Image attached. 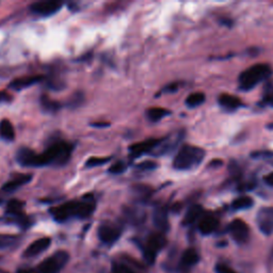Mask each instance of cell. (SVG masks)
<instances>
[{
    "mask_svg": "<svg viewBox=\"0 0 273 273\" xmlns=\"http://www.w3.org/2000/svg\"><path fill=\"white\" fill-rule=\"evenodd\" d=\"M183 138H184V131L180 130V131H177V133L173 134L172 136H169L165 139H161L158 146L154 149L153 155L162 156L172 152V150H174L175 147L180 144Z\"/></svg>",
    "mask_w": 273,
    "mask_h": 273,
    "instance_id": "9c48e42d",
    "label": "cell"
},
{
    "mask_svg": "<svg viewBox=\"0 0 273 273\" xmlns=\"http://www.w3.org/2000/svg\"><path fill=\"white\" fill-rule=\"evenodd\" d=\"M3 204V200H0V205H2Z\"/></svg>",
    "mask_w": 273,
    "mask_h": 273,
    "instance_id": "f6af8a7d",
    "label": "cell"
},
{
    "mask_svg": "<svg viewBox=\"0 0 273 273\" xmlns=\"http://www.w3.org/2000/svg\"><path fill=\"white\" fill-rule=\"evenodd\" d=\"M156 168H157V165L154 161H143L136 167V171L137 172H150L155 170Z\"/></svg>",
    "mask_w": 273,
    "mask_h": 273,
    "instance_id": "1f68e13d",
    "label": "cell"
},
{
    "mask_svg": "<svg viewBox=\"0 0 273 273\" xmlns=\"http://www.w3.org/2000/svg\"><path fill=\"white\" fill-rule=\"evenodd\" d=\"M73 144L63 140H56L42 154H39L37 167L63 166L68 163L72 156Z\"/></svg>",
    "mask_w": 273,
    "mask_h": 273,
    "instance_id": "7a4b0ae2",
    "label": "cell"
},
{
    "mask_svg": "<svg viewBox=\"0 0 273 273\" xmlns=\"http://www.w3.org/2000/svg\"><path fill=\"white\" fill-rule=\"evenodd\" d=\"M272 74L270 65L265 63L255 64L242 72L239 76V88L243 91H249L255 88L257 84L265 81Z\"/></svg>",
    "mask_w": 273,
    "mask_h": 273,
    "instance_id": "277c9868",
    "label": "cell"
},
{
    "mask_svg": "<svg viewBox=\"0 0 273 273\" xmlns=\"http://www.w3.org/2000/svg\"><path fill=\"white\" fill-rule=\"evenodd\" d=\"M205 98L206 97L203 93H200V92L192 93L186 98V105L189 108L199 107L205 101Z\"/></svg>",
    "mask_w": 273,
    "mask_h": 273,
    "instance_id": "83f0119b",
    "label": "cell"
},
{
    "mask_svg": "<svg viewBox=\"0 0 273 273\" xmlns=\"http://www.w3.org/2000/svg\"><path fill=\"white\" fill-rule=\"evenodd\" d=\"M70 259V255L65 251H58L51 256L44 259L35 268L37 273H60Z\"/></svg>",
    "mask_w": 273,
    "mask_h": 273,
    "instance_id": "8992f818",
    "label": "cell"
},
{
    "mask_svg": "<svg viewBox=\"0 0 273 273\" xmlns=\"http://www.w3.org/2000/svg\"><path fill=\"white\" fill-rule=\"evenodd\" d=\"M254 202L250 196H240L232 203V208L234 210H244L251 208Z\"/></svg>",
    "mask_w": 273,
    "mask_h": 273,
    "instance_id": "4316f807",
    "label": "cell"
},
{
    "mask_svg": "<svg viewBox=\"0 0 273 273\" xmlns=\"http://www.w3.org/2000/svg\"><path fill=\"white\" fill-rule=\"evenodd\" d=\"M265 103H268L270 106H273V91L271 93H269L268 95L265 98Z\"/></svg>",
    "mask_w": 273,
    "mask_h": 273,
    "instance_id": "8d00e7d4",
    "label": "cell"
},
{
    "mask_svg": "<svg viewBox=\"0 0 273 273\" xmlns=\"http://www.w3.org/2000/svg\"><path fill=\"white\" fill-rule=\"evenodd\" d=\"M32 175L30 174H18L13 176L10 181L7 182L3 186V190L5 192H14L17 189H20L21 187L27 185L29 182H31Z\"/></svg>",
    "mask_w": 273,
    "mask_h": 273,
    "instance_id": "ac0fdd59",
    "label": "cell"
},
{
    "mask_svg": "<svg viewBox=\"0 0 273 273\" xmlns=\"http://www.w3.org/2000/svg\"><path fill=\"white\" fill-rule=\"evenodd\" d=\"M92 126H94V127H107V126H109V124L108 123H93Z\"/></svg>",
    "mask_w": 273,
    "mask_h": 273,
    "instance_id": "60d3db41",
    "label": "cell"
},
{
    "mask_svg": "<svg viewBox=\"0 0 273 273\" xmlns=\"http://www.w3.org/2000/svg\"><path fill=\"white\" fill-rule=\"evenodd\" d=\"M203 216V208L200 205H192L189 209H188L187 213L184 216L183 225L185 227H190V225L194 224L195 222L200 221Z\"/></svg>",
    "mask_w": 273,
    "mask_h": 273,
    "instance_id": "44dd1931",
    "label": "cell"
},
{
    "mask_svg": "<svg viewBox=\"0 0 273 273\" xmlns=\"http://www.w3.org/2000/svg\"><path fill=\"white\" fill-rule=\"evenodd\" d=\"M214 270L216 273H237L233 268H231L229 265H227V263H223V262L216 263Z\"/></svg>",
    "mask_w": 273,
    "mask_h": 273,
    "instance_id": "d6a6232c",
    "label": "cell"
},
{
    "mask_svg": "<svg viewBox=\"0 0 273 273\" xmlns=\"http://www.w3.org/2000/svg\"><path fill=\"white\" fill-rule=\"evenodd\" d=\"M96 208L95 197L86 194L79 201H70L50 209V214L57 222H65L72 218L87 219Z\"/></svg>",
    "mask_w": 273,
    "mask_h": 273,
    "instance_id": "6da1fadb",
    "label": "cell"
},
{
    "mask_svg": "<svg viewBox=\"0 0 273 273\" xmlns=\"http://www.w3.org/2000/svg\"><path fill=\"white\" fill-rule=\"evenodd\" d=\"M63 4L57 0H47V2H37L30 6V11L39 16H50L60 11Z\"/></svg>",
    "mask_w": 273,
    "mask_h": 273,
    "instance_id": "ba28073f",
    "label": "cell"
},
{
    "mask_svg": "<svg viewBox=\"0 0 273 273\" xmlns=\"http://www.w3.org/2000/svg\"><path fill=\"white\" fill-rule=\"evenodd\" d=\"M40 102L43 110L48 112V114H56V112H58L61 108V103L59 101L53 100L47 95H42Z\"/></svg>",
    "mask_w": 273,
    "mask_h": 273,
    "instance_id": "cb8c5ba5",
    "label": "cell"
},
{
    "mask_svg": "<svg viewBox=\"0 0 273 273\" xmlns=\"http://www.w3.org/2000/svg\"><path fill=\"white\" fill-rule=\"evenodd\" d=\"M167 244V239L165 234L157 232L150 234L147 239L140 244V249L142 250L144 259L149 265H153L156 260L157 254L160 250H162Z\"/></svg>",
    "mask_w": 273,
    "mask_h": 273,
    "instance_id": "5b68a950",
    "label": "cell"
},
{
    "mask_svg": "<svg viewBox=\"0 0 273 273\" xmlns=\"http://www.w3.org/2000/svg\"><path fill=\"white\" fill-rule=\"evenodd\" d=\"M81 101H82V94L77 93V94H75V95L69 100V106L71 108H75V107L79 106Z\"/></svg>",
    "mask_w": 273,
    "mask_h": 273,
    "instance_id": "836d02e7",
    "label": "cell"
},
{
    "mask_svg": "<svg viewBox=\"0 0 273 273\" xmlns=\"http://www.w3.org/2000/svg\"><path fill=\"white\" fill-rule=\"evenodd\" d=\"M271 255H272V258H273V249H272V253H271Z\"/></svg>",
    "mask_w": 273,
    "mask_h": 273,
    "instance_id": "ee69618b",
    "label": "cell"
},
{
    "mask_svg": "<svg viewBox=\"0 0 273 273\" xmlns=\"http://www.w3.org/2000/svg\"><path fill=\"white\" fill-rule=\"evenodd\" d=\"M17 273H37L35 269H30V268H22L18 269Z\"/></svg>",
    "mask_w": 273,
    "mask_h": 273,
    "instance_id": "74e56055",
    "label": "cell"
},
{
    "mask_svg": "<svg viewBox=\"0 0 273 273\" xmlns=\"http://www.w3.org/2000/svg\"><path fill=\"white\" fill-rule=\"evenodd\" d=\"M170 114L171 112L167 109L154 107V108H149L146 110V118L150 122H158Z\"/></svg>",
    "mask_w": 273,
    "mask_h": 273,
    "instance_id": "d4e9b609",
    "label": "cell"
},
{
    "mask_svg": "<svg viewBox=\"0 0 273 273\" xmlns=\"http://www.w3.org/2000/svg\"><path fill=\"white\" fill-rule=\"evenodd\" d=\"M0 137L6 141H13L15 139L14 127L8 119L0 121Z\"/></svg>",
    "mask_w": 273,
    "mask_h": 273,
    "instance_id": "603a6c76",
    "label": "cell"
},
{
    "mask_svg": "<svg viewBox=\"0 0 273 273\" xmlns=\"http://www.w3.org/2000/svg\"><path fill=\"white\" fill-rule=\"evenodd\" d=\"M205 157L204 149L193 145H184L178 150L174 160L173 168L178 171H189L199 167Z\"/></svg>",
    "mask_w": 273,
    "mask_h": 273,
    "instance_id": "3957f363",
    "label": "cell"
},
{
    "mask_svg": "<svg viewBox=\"0 0 273 273\" xmlns=\"http://www.w3.org/2000/svg\"><path fill=\"white\" fill-rule=\"evenodd\" d=\"M168 208L165 205H157L153 212V222L159 232L166 233L169 231Z\"/></svg>",
    "mask_w": 273,
    "mask_h": 273,
    "instance_id": "2e32d148",
    "label": "cell"
},
{
    "mask_svg": "<svg viewBox=\"0 0 273 273\" xmlns=\"http://www.w3.org/2000/svg\"><path fill=\"white\" fill-rule=\"evenodd\" d=\"M221 23H222V24H228L229 27L232 25V21H231V20H222Z\"/></svg>",
    "mask_w": 273,
    "mask_h": 273,
    "instance_id": "b9f144b4",
    "label": "cell"
},
{
    "mask_svg": "<svg viewBox=\"0 0 273 273\" xmlns=\"http://www.w3.org/2000/svg\"><path fill=\"white\" fill-rule=\"evenodd\" d=\"M265 182H266L269 186H273V173H270V174H268V175L265 177Z\"/></svg>",
    "mask_w": 273,
    "mask_h": 273,
    "instance_id": "f35d334b",
    "label": "cell"
},
{
    "mask_svg": "<svg viewBox=\"0 0 273 273\" xmlns=\"http://www.w3.org/2000/svg\"><path fill=\"white\" fill-rule=\"evenodd\" d=\"M220 106L227 110H236L241 106V100L237 96L230 94H222L219 97Z\"/></svg>",
    "mask_w": 273,
    "mask_h": 273,
    "instance_id": "7402d4cb",
    "label": "cell"
},
{
    "mask_svg": "<svg viewBox=\"0 0 273 273\" xmlns=\"http://www.w3.org/2000/svg\"><path fill=\"white\" fill-rule=\"evenodd\" d=\"M112 266L116 267L121 273H145L144 267L140 262L127 255L122 256L119 261H114Z\"/></svg>",
    "mask_w": 273,
    "mask_h": 273,
    "instance_id": "4fadbf2b",
    "label": "cell"
},
{
    "mask_svg": "<svg viewBox=\"0 0 273 273\" xmlns=\"http://www.w3.org/2000/svg\"><path fill=\"white\" fill-rule=\"evenodd\" d=\"M111 158L110 157H106V158H98V157H92L90 159L87 160V162H86V167L87 168H94V167H98V166H102V165H105L107 163L109 160Z\"/></svg>",
    "mask_w": 273,
    "mask_h": 273,
    "instance_id": "f546056e",
    "label": "cell"
},
{
    "mask_svg": "<svg viewBox=\"0 0 273 273\" xmlns=\"http://www.w3.org/2000/svg\"><path fill=\"white\" fill-rule=\"evenodd\" d=\"M178 88H180V83L173 82L171 84H168V86L162 91L167 92V93H173V92H176L178 90Z\"/></svg>",
    "mask_w": 273,
    "mask_h": 273,
    "instance_id": "e575fe53",
    "label": "cell"
},
{
    "mask_svg": "<svg viewBox=\"0 0 273 273\" xmlns=\"http://www.w3.org/2000/svg\"><path fill=\"white\" fill-rule=\"evenodd\" d=\"M161 139L150 138L141 142L135 143L129 147V156L131 159H137L146 153H153L154 149L158 146Z\"/></svg>",
    "mask_w": 273,
    "mask_h": 273,
    "instance_id": "30bf717a",
    "label": "cell"
},
{
    "mask_svg": "<svg viewBox=\"0 0 273 273\" xmlns=\"http://www.w3.org/2000/svg\"><path fill=\"white\" fill-rule=\"evenodd\" d=\"M20 240L17 236L14 235H3L0 234V249H8L13 247Z\"/></svg>",
    "mask_w": 273,
    "mask_h": 273,
    "instance_id": "f1b7e54d",
    "label": "cell"
},
{
    "mask_svg": "<svg viewBox=\"0 0 273 273\" xmlns=\"http://www.w3.org/2000/svg\"><path fill=\"white\" fill-rule=\"evenodd\" d=\"M200 261V255L195 249H187L181 256L177 271L180 273H188Z\"/></svg>",
    "mask_w": 273,
    "mask_h": 273,
    "instance_id": "5bb4252c",
    "label": "cell"
},
{
    "mask_svg": "<svg viewBox=\"0 0 273 273\" xmlns=\"http://www.w3.org/2000/svg\"><path fill=\"white\" fill-rule=\"evenodd\" d=\"M43 79H44L43 76H28V77L16 78L10 82L9 88L15 91H22L29 87H32L33 84L42 81Z\"/></svg>",
    "mask_w": 273,
    "mask_h": 273,
    "instance_id": "ffe728a7",
    "label": "cell"
},
{
    "mask_svg": "<svg viewBox=\"0 0 273 273\" xmlns=\"http://www.w3.org/2000/svg\"><path fill=\"white\" fill-rule=\"evenodd\" d=\"M16 160L22 167L37 168L39 154H36L34 150L28 148V147H22L17 150Z\"/></svg>",
    "mask_w": 273,
    "mask_h": 273,
    "instance_id": "9a60e30c",
    "label": "cell"
},
{
    "mask_svg": "<svg viewBox=\"0 0 273 273\" xmlns=\"http://www.w3.org/2000/svg\"><path fill=\"white\" fill-rule=\"evenodd\" d=\"M111 273H121L116 267H114V266H112V271H111Z\"/></svg>",
    "mask_w": 273,
    "mask_h": 273,
    "instance_id": "7bdbcfd3",
    "label": "cell"
},
{
    "mask_svg": "<svg viewBox=\"0 0 273 273\" xmlns=\"http://www.w3.org/2000/svg\"><path fill=\"white\" fill-rule=\"evenodd\" d=\"M222 165H223L222 160H213V161H211V163H210V167H218V166H222Z\"/></svg>",
    "mask_w": 273,
    "mask_h": 273,
    "instance_id": "ab89813d",
    "label": "cell"
},
{
    "mask_svg": "<svg viewBox=\"0 0 273 273\" xmlns=\"http://www.w3.org/2000/svg\"><path fill=\"white\" fill-rule=\"evenodd\" d=\"M11 99H12V97L10 95H9V94L0 91V102H3V101H10Z\"/></svg>",
    "mask_w": 273,
    "mask_h": 273,
    "instance_id": "d590c367",
    "label": "cell"
},
{
    "mask_svg": "<svg viewBox=\"0 0 273 273\" xmlns=\"http://www.w3.org/2000/svg\"><path fill=\"white\" fill-rule=\"evenodd\" d=\"M121 234H122V229L119 227V225L110 223V222L102 223L98 228V232H97L99 240L102 243L108 244V246H111V244L117 242L119 238L121 237Z\"/></svg>",
    "mask_w": 273,
    "mask_h": 273,
    "instance_id": "52a82bcc",
    "label": "cell"
},
{
    "mask_svg": "<svg viewBox=\"0 0 273 273\" xmlns=\"http://www.w3.org/2000/svg\"><path fill=\"white\" fill-rule=\"evenodd\" d=\"M219 227V220L212 214L203 215L197 224V229L202 235H210Z\"/></svg>",
    "mask_w": 273,
    "mask_h": 273,
    "instance_id": "d6986e66",
    "label": "cell"
},
{
    "mask_svg": "<svg viewBox=\"0 0 273 273\" xmlns=\"http://www.w3.org/2000/svg\"><path fill=\"white\" fill-rule=\"evenodd\" d=\"M51 239L48 237H43L33 241L29 247H28L24 252V257H34L37 256L39 254L43 253L50 247Z\"/></svg>",
    "mask_w": 273,
    "mask_h": 273,
    "instance_id": "e0dca14e",
    "label": "cell"
},
{
    "mask_svg": "<svg viewBox=\"0 0 273 273\" xmlns=\"http://www.w3.org/2000/svg\"><path fill=\"white\" fill-rule=\"evenodd\" d=\"M229 232L232 238L239 244L246 243L249 240L250 229L248 224L240 219L234 220L229 225Z\"/></svg>",
    "mask_w": 273,
    "mask_h": 273,
    "instance_id": "8fae6325",
    "label": "cell"
},
{
    "mask_svg": "<svg viewBox=\"0 0 273 273\" xmlns=\"http://www.w3.org/2000/svg\"><path fill=\"white\" fill-rule=\"evenodd\" d=\"M134 191L137 196V199L140 202H147L150 199L153 191L150 189V187L144 186V185H138L134 187Z\"/></svg>",
    "mask_w": 273,
    "mask_h": 273,
    "instance_id": "484cf974",
    "label": "cell"
},
{
    "mask_svg": "<svg viewBox=\"0 0 273 273\" xmlns=\"http://www.w3.org/2000/svg\"><path fill=\"white\" fill-rule=\"evenodd\" d=\"M256 222L263 235L273 234V207H262L256 215Z\"/></svg>",
    "mask_w": 273,
    "mask_h": 273,
    "instance_id": "7c38bea8",
    "label": "cell"
},
{
    "mask_svg": "<svg viewBox=\"0 0 273 273\" xmlns=\"http://www.w3.org/2000/svg\"><path fill=\"white\" fill-rule=\"evenodd\" d=\"M126 169H127L126 163L124 161H122V160H120V161L114 163L109 168V173L116 174V175L122 174V173L126 171Z\"/></svg>",
    "mask_w": 273,
    "mask_h": 273,
    "instance_id": "4dcf8cb0",
    "label": "cell"
}]
</instances>
